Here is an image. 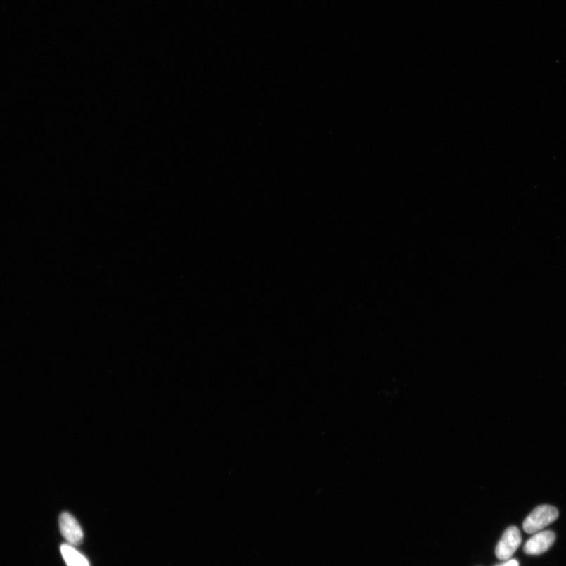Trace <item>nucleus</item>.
Returning a JSON list of instances; mask_svg holds the SVG:
<instances>
[{"label":"nucleus","mask_w":566,"mask_h":566,"mask_svg":"<svg viewBox=\"0 0 566 566\" xmlns=\"http://www.w3.org/2000/svg\"><path fill=\"white\" fill-rule=\"evenodd\" d=\"M558 510L549 505H542L536 508L526 517L523 529L529 534H536L548 525L557 520Z\"/></svg>","instance_id":"nucleus-1"},{"label":"nucleus","mask_w":566,"mask_h":566,"mask_svg":"<svg viewBox=\"0 0 566 566\" xmlns=\"http://www.w3.org/2000/svg\"><path fill=\"white\" fill-rule=\"evenodd\" d=\"M520 531L511 526L505 531L496 548V555L501 560H508L522 544Z\"/></svg>","instance_id":"nucleus-2"},{"label":"nucleus","mask_w":566,"mask_h":566,"mask_svg":"<svg viewBox=\"0 0 566 566\" xmlns=\"http://www.w3.org/2000/svg\"><path fill=\"white\" fill-rule=\"evenodd\" d=\"M59 528L63 536L72 546L82 544L84 534L81 525L70 513L64 512L59 517Z\"/></svg>","instance_id":"nucleus-3"},{"label":"nucleus","mask_w":566,"mask_h":566,"mask_svg":"<svg viewBox=\"0 0 566 566\" xmlns=\"http://www.w3.org/2000/svg\"><path fill=\"white\" fill-rule=\"evenodd\" d=\"M555 541V534L551 531L536 532L526 542L524 551L527 555H537L547 551Z\"/></svg>","instance_id":"nucleus-4"},{"label":"nucleus","mask_w":566,"mask_h":566,"mask_svg":"<svg viewBox=\"0 0 566 566\" xmlns=\"http://www.w3.org/2000/svg\"><path fill=\"white\" fill-rule=\"evenodd\" d=\"M61 553L68 566H90L88 559L70 544H63Z\"/></svg>","instance_id":"nucleus-5"},{"label":"nucleus","mask_w":566,"mask_h":566,"mask_svg":"<svg viewBox=\"0 0 566 566\" xmlns=\"http://www.w3.org/2000/svg\"><path fill=\"white\" fill-rule=\"evenodd\" d=\"M499 566H519V564L516 560H511Z\"/></svg>","instance_id":"nucleus-6"}]
</instances>
